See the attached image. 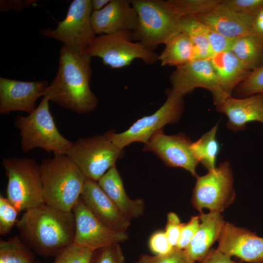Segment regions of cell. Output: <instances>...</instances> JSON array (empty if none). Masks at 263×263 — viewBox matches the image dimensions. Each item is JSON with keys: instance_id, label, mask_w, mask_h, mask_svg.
<instances>
[{"instance_id": "cell-16", "label": "cell", "mask_w": 263, "mask_h": 263, "mask_svg": "<svg viewBox=\"0 0 263 263\" xmlns=\"http://www.w3.org/2000/svg\"><path fill=\"white\" fill-rule=\"evenodd\" d=\"M219 250L249 263H263V238L225 222L218 238Z\"/></svg>"}, {"instance_id": "cell-11", "label": "cell", "mask_w": 263, "mask_h": 263, "mask_svg": "<svg viewBox=\"0 0 263 263\" xmlns=\"http://www.w3.org/2000/svg\"><path fill=\"white\" fill-rule=\"evenodd\" d=\"M184 109L183 97L170 91L164 104L154 113L135 122L127 131L117 133L113 131L105 135L117 147L123 149L134 142L147 143L152 135L166 125L177 122Z\"/></svg>"}, {"instance_id": "cell-13", "label": "cell", "mask_w": 263, "mask_h": 263, "mask_svg": "<svg viewBox=\"0 0 263 263\" xmlns=\"http://www.w3.org/2000/svg\"><path fill=\"white\" fill-rule=\"evenodd\" d=\"M72 211L75 219L74 244L94 251L111 244L125 241L126 232L110 229L99 221L89 210L80 197Z\"/></svg>"}, {"instance_id": "cell-23", "label": "cell", "mask_w": 263, "mask_h": 263, "mask_svg": "<svg viewBox=\"0 0 263 263\" xmlns=\"http://www.w3.org/2000/svg\"><path fill=\"white\" fill-rule=\"evenodd\" d=\"M220 85L228 96L251 71L245 67L230 51L216 53L209 58Z\"/></svg>"}, {"instance_id": "cell-2", "label": "cell", "mask_w": 263, "mask_h": 263, "mask_svg": "<svg viewBox=\"0 0 263 263\" xmlns=\"http://www.w3.org/2000/svg\"><path fill=\"white\" fill-rule=\"evenodd\" d=\"M92 57L86 53L76 55L62 45L56 76L43 96L61 107L78 114L93 111L97 99L90 88Z\"/></svg>"}, {"instance_id": "cell-6", "label": "cell", "mask_w": 263, "mask_h": 263, "mask_svg": "<svg viewBox=\"0 0 263 263\" xmlns=\"http://www.w3.org/2000/svg\"><path fill=\"white\" fill-rule=\"evenodd\" d=\"M1 165L8 178L6 198L19 212L45 204L40 165L34 158H3Z\"/></svg>"}, {"instance_id": "cell-32", "label": "cell", "mask_w": 263, "mask_h": 263, "mask_svg": "<svg viewBox=\"0 0 263 263\" xmlns=\"http://www.w3.org/2000/svg\"><path fill=\"white\" fill-rule=\"evenodd\" d=\"M134 263H195L188 256L185 250L175 247L169 253L164 255L150 256L142 254Z\"/></svg>"}, {"instance_id": "cell-19", "label": "cell", "mask_w": 263, "mask_h": 263, "mask_svg": "<svg viewBox=\"0 0 263 263\" xmlns=\"http://www.w3.org/2000/svg\"><path fill=\"white\" fill-rule=\"evenodd\" d=\"M220 3L212 10L193 17L229 38L254 35L253 24L257 14L237 13L223 7Z\"/></svg>"}, {"instance_id": "cell-26", "label": "cell", "mask_w": 263, "mask_h": 263, "mask_svg": "<svg viewBox=\"0 0 263 263\" xmlns=\"http://www.w3.org/2000/svg\"><path fill=\"white\" fill-rule=\"evenodd\" d=\"M179 31L186 34L193 46L197 58L209 59L214 54L206 37L204 24L192 16L181 18Z\"/></svg>"}, {"instance_id": "cell-38", "label": "cell", "mask_w": 263, "mask_h": 263, "mask_svg": "<svg viewBox=\"0 0 263 263\" xmlns=\"http://www.w3.org/2000/svg\"><path fill=\"white\" fill-rule=\"evenodd\" d=\"M200 223L199 216L191 218L186 224H183L179 239L176 248L185 249L189 244L198 229Z\"/></svg>"}, {"instance_id": "cell-8", "label": "cell", "mask_w": 263, "mask_h": 263, "mask_svg": "<svg viewBox=\"0 0 263 263\" xmlns=\"http://www.w3.org/2000/svg\"><path fill=\"white\" fill-rule=\"evenodd\" d=\"M123 154L104 134L77 139L66 155L87 178L97 182Z\"/></svg>"}, {"instance_id": "cell-34", "label": "cell", "mask_w": 263, "mask_h": 263, "mask_svg": "<svg viewBox=\"0 0 263 263\" xmlns=\"http://www.w3.org/2000/svg\"><path fill=\"white\" fill-rule=\"evenodd\" d=\"M19 212L7 198L0 195V234L6 235L11 230Z\"/></svg>"}, {"instance_id": "cell-5", "label": "cell", "mask_w": 263, "mask_h": 263, "mask_svg": "<svg viewBox=\"0 0 263 263\" xmlns=\"http://www.w3.org/2000/svg\"><path fill=\"white\" fill-rule=\"evenodd\" d=\"M138 16V26L132 39L151 50L165 44L179 31L180 18L163 0H131Z\"/></svg>"}, {"instance_id": "cell-18", "label": "cell", "mask_w": 263, "mask_h": 263, "mask_svg": "<svg viewBox=\"0 0 263 263\" xmlns=\"http://www.w3.org/2000/svg\"><path fill=\"white\" fill-rule=\"evenodd\" d=\"M80 198L93 215L106 226L126 232L130 220L119 211L97 181L86 178Z\"/></svg>"}, {"instance_id": "cell-39", "label": "cell", "mask_w": 263, "mask_h": 263, "mask_svg": "<svg viewBox=\"0 0 263 263\" xmlns=\"http://www.w3.org/2000/svg\"><path fill=\"white\" fill-rule=\"evenodd\" d=\"M182 224L175 213H168L165 232L169 243L174 247L177 245Z\"/></svg>"}, {"instance_id": "cell-12", "label": "cell", "mask_w": 263, "mask_h": 263, "mask_svg": "<svg viewBox=\"0 0 263 263\" xmlns=\"http://www.w3.org/2000/svg\"><path fill=\"white\" fill-rule=\"evenodd\" d=\"M171 92L182 97L197 88L212 94L216 107L228 97L222 89L209 59H195L177 67L170 75Z\"/></svg>"}, {"instance_id": "cell-3", "label": "cell", "mask_w": 263, "mask_h": 263, "mask_svg": "<svg viewBox=\"0 0 263 263\" xmlns=\"http://www.w3.org/2000/svg\"><path fill=\"white\" fill-rule=\"evenodd\" d=\"M43 196L46 205L71 212L79 199L86 177L65 154H55L40 165Z\"/></svg>"}, {"instance_id": "cell-9", "label": "cell", "mask_w": 263, "mask_h": 263, "mask_svg": "<svg viewBox=\"0 0 263 263\" xmlns=\"http://www.w3.org/2000/svg\"><path fill=\"white\" fill-rule=\"evenodd\" d=\"M93 11L91 0H74L56 28L41 30L39 34L60 41L73 54H82L96 36L91 20Z\"/></svg>"}, {"instance_id": "cell-1", "label": "cell", "mask_w": 263, "mask_h": 263, "mask_svg": "<svg viewBox=\"0 0 263 263\" xmlns=\"http://www.w3.org/2000/svg\"><path fill=\"white\" fill-rule=\"evenodd\" d=\"M16 225L23 242L44 258L56 257L74 243L75 225L72 211L44 204L25 211Z\"/></svg>"}, {"instance_id": "cell-14", "label": "cell", "mask_w": 263, "mask_h": 263, "mask_svg": "<svg viewBox=\"0 0 263 263\" xmlns=\"http://www.w3.org/2000/svg\"><path fill=\"white\" fill-rule=\"evenodd\" d=\"M192 143L183 133L168 135L160 129L152 135L143 150L153 152L166 166L183 168L197 178L196 168L199 162L192 151Z\"/></svg>"}, {"instance_id": "cell-43", "label": "cell", "mask_w": 263, "mask_h": 263, "mask_svg": "<svg viewBox=\"0 0 263 263\" xmlns=\"http://www.w3.org/2000/svg\"><path fill=\"white\" fill-rule=\"evenodd\" d=\"M35 263H41L40 262H38V261H36V262Z\"/></svg>"}, {"instance_id": "cell-35", "label": "cell", "mask_w": 263, "mask_h": 263, "mask_svg": "<svg viewBox=\"0 0 263 263\" xmlns=\"http://www.w3.org/2000/svg\"><path fill=\"white\" fill-rule=\"evenodd\" d=\"M220 5L237 13L256 15L263 9V0H222Z\"/></svg>"}, {"instance_id": "cell-24", "label": "cell", "mask_w": 263, "mask_h": 263, "mask_svg": "<svg viewBox=\"0 0 263 263\" xmlns=\"http://www.w3.org/2000/svg\"><path fill=\"white\" fill-rule=\"evenodd\" d=\"M160 55L161 66L176 68L197 59L194 49L188 36L180 32L170 38Z\"/></svg>"}, {"instance_id": "cell-27", "label": "cell", "mask_w": 263, "mask_h": 263, "mask_svg": "<svg viewBox=\"0 0 263 263\" xmlns=\"http://www.w3.org/2000/svg\"><path fill=\"white\" fill-rule=\"evenodd\" d=\"M218 128V123L191 146L195 158L208 171L216 168V160L220 151V145L216 139Z\"/></svg>"}, {"instance_id": "cell-41", "label": "cell", "mask_w": 263, "mask_h": 263, "mask_svg": "<svg viewBox=\"0 0 263 263\" xmlns=\"http://www.w3.org/2000/svg\"><path fill=\"white\" fill-rule=\"evenodd\" d=\"M253 34L263 42V9L255 16L253 24Z\"/></svg>"}, {"instance_id": "cell-17", "label": "cell", "mask_w": 263, "mask_h": 263, "mask_svg": "<svg viewBox=\"0 0 263 263\" xmlns=\"http://www.w3.org/2000/svg\"><path fill=\"white\" fill-rule=\"evenodd\" d=\"M91 23L95 34L134 32L138 26L137 13L131 0H111L103 9L93 11Z\"/></svg>"}, {"instance_id": "cell-21", "label": "cell", "mask_w": 263, "mask_h": 263, "mask_svg": "<svg viewBox=\"0 0 263 263\" xmlns=\"http://www.w3.org/2000/svg\"><path fill=\"white\" fill-rule=\"evenodd\" d=\"M200 223L193 238L184 249L188 257L194 262H202L210 251L213 244L218 240L225 221L221 212L210 211L201 212Z\"/></svg>"}, {"instance_id": "cell-15", "label": "cell", "mask_w": 263, "mask_h": 263, "mask_svg": "<svg viewBox=\"0 0 263 263\" xmlns=\"http://www.w3.org/2000/svg\"><path fill=\"white\" fill-rule=\"evenodd\" d=\"M49 84L46 80L27 82L0 77V113L19 111L32 113L36 102L44 95Z\"/></svg>"}, {"instance_id": "cell-22", "label": "cell", "mask_w": 263, "mask_h": 263, "mask_svg": "<svg viewBox=\"0 0 263 263\" xmlns=\"http://www.w3.org/2000/svg\"><path fill=\"white\" fill-rule=\"evenodd\" d=\"M119 211L130 220L142 216L144 211L143 199H130L126 193L121 177L115 166L111 168L97 181Z\"/></svg>"}, {"instance_id": "cell-40", "label": "cell", "mask_w": 263, "mask_h": 263, "mask_svg": "<svg viewBox=\"0 0 263 263\" xmlns=\"http://www.w3.org/2000/svg\"><path fill=\"white\" fill-rule=\"evenodd\" d=\"M202 263H236L231 259V257L224 253L218 249H210L202 261Z\"/></svg>"}, {"instance_id": "cell-25", "label": "cell", "mask_w": 263, "mask_h": 263, "mask_svg": "<svg viewBox=\"0 0 263 263\" xmlns=\"http://www.w3.org/2000/svg\"><path fill=\"white\" fill-rule=\"evenodd\" d=\"M230 51L251 72L263 65V42L254 35L234 38Z\"/></svg>"}, {"instance_id": "cell-10", "label": "cell", "mask_w": 263, "mask_h": 263, "mask_svg": "<svg viewBox=\"0 0 263 263\" xmlns=\"http://www.w3.org/2000/svg\"><path fill=\"white\" fill-rule=\"evenodd\" d=\"M232 170L228 161L219 164L205 175L198 176L192 197L194 207L221 212L234 200Z\"/></svg>"}, {"instance_id": "cell-30", "label": "cell", "mask_w": 263, "mask_h": 263, "mask_svg": "<svg viewBox=\"0 0 263 263\" xmlns=\"http://www.w3.org/2000/svg\"><path fill=\"white\" fill-rule=\"evenodd\" d=\"M235 89L238 98L258 94H263V65L252 71L247 77Z\"/></svg>"}, {"instance_id": "cell-36", "label": "cell", "mask_w": 263, "mask_h": 263, "mask_svg": "<svg viewBox=\"0 0 263 263\" xmlns=\"http://www.w3.org/2000/svg\"><path fill=\"white\" fill-rule=\"evenodd\" d=\"M204 24L206 37L214 54L230 51L234 39L226 38Z\"/></svg>"}, {"instance_id": "cell-29", "label": "cell", "mask_w": 263, "mask_h": 263, "mask_svg": "<svg viewBox=\"0 0 263 263\" xmlns=\"http://www.w3.org/2000/svg\"><path fill=\"white\" fill-rule=\"evenodd\" d=\"M167 1L181 18L208 12L216 8L221 0H168Z\"/></svg>"}, {"instance_id": "cell-33", "label": "cell", "mask_w": 263, "mask_h": 263, "mask_svg": "<svg viewBox=\"0 0 263 263\" xmlns=\"http://www.w3.org/2000/svg\"><path fill=\"white\" fill-rule=\"evenodd\" d=\"M90 263H125V258L116 243L94 250Z\"/></svg>"}, {"instance_id": "cell-37", "label": "cell", "mask_w": 263, "mask_h": 263, "mask_svg": "<svg viewBox=\"0 0 263 263\" xmlns=\"http://www.w3.org/2000/svg\"><path fill=\"white\" fill-rule=\"evenodd\" d=\"M149 246L155 255H164L170 253L174 247L169 243L164 231H157L150 237Z\"/></svg>"}, {"instance_id": "cell-42", "label": "cell", "mask_w": 263, "mask_h": 263, "mask_svg": "<svg viewBox=\"0 0 263 263\" xmlns=\"http://www.w3.org/2000/svg\"><path fill=\"white\" fill-rule=\"evenodd\" d=\"M111 0H91L93 11H99L107 5Z\"/></svg>"}, {"instance_id": "cell-28", "label": "cell", "mask_w": 263, "mask_h": 263, "mask_svg": "<svg viewBox=\"0 0 263 263\" xmlns=\"http://www.w3.org/2000/svg\"><path fill=\"white\" fill-rule=\"evenodd\" d=\"M34 253L20 237L0 241V263H35Z\"/></svg>"}, {"instance_id": "cell-7", "label": "cell", "mask_w": 263, "mask_h": 263, "mask_svg": "<svg viewBox=\"0 0 263 263\" xmlns=\"http://www.w3.org/2000/svg\"><path fill=\"white\" fill-rule=\"evenodd\" d=\"M132 40L130 32L100 35L95 36L84 52L91 57H100L104 64L114 69L127 66L135 59L149 65L158 60L156 53Z\"/></svg>"}, {"instance_id": "cell-20", "label": "cell", "mask_w": 263, "mask_h": 263, "mask_svg": "<svg viewBox=\"0 0 263 263\" xmlns=\"http://www.w3.org/2000/svg\"><path fill=\"white\" fill-rule=\"evenodd\" d=\"M217 111L228 117L226 127L233 132L244 130L251 121L263 124V94H258L243 98L232 96L216 107Z\"/></svg>"}, {"instance_id": "cell-31", "label": "cell", "mask_w": 263, "mask_h": 263, "mask_svg": "<svg viewBox=\"0 0 263 263\" xmlns=\"http://www.w3.org/2000/svg\"><path fill=\"white\" fill-rule=\"evenodd\" d=\"M94 251L74 243L56 256L53 263H90Z\"/></svg>"}, {"instance_id": "cell-4", "label": "cell", "mask_w": 263, "mask_h": 263, "mask_svg": "<svg viewBox=\"0 0 263 263\" xmlns=\"http://www.w3.org/2000/svg\"><path fill=\"white\" fill-rule=\"evenodd\" d=\"M49 98L43 96L36 109L26 116L18 115L15 126L19 130L22 151L40 148L48 153L66 154L73 142L59 132L50 113Z\"/></svg>"}]
</instances>
